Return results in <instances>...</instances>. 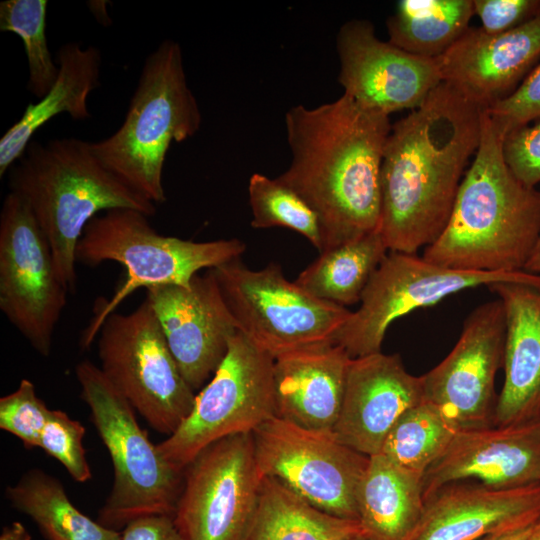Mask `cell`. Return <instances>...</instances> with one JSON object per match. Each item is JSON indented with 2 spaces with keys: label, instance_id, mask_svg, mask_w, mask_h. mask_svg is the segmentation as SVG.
<instances>
[{
  "label": "cell",
  "instance_id": "2e32d148",
  "mask_svg": "<svg viewBox=\"0 0 540 540\" xmlns=\"http://www.w3.org/2000/svg\"><path fill=\"white\" fill-rule=\"evenodd\" d=\"M336 48L338 81L344 94L362 107L388 116L419 107L442 82L438 59L413 55L380 40L368 20L344 23Z\"/></svg>",
  "mask_w": 540,
  "mask_h": 540
},
{
  "label": "cell",
  "instance_id": "4316f807",
  "mask_svg": "<svg viewBox=\"0 0 540 540\" xmlns=\"http://www.w3.org/2000/svg\"><path fill=\"white\" fill-rule=\"evenodd\" d=\"M5 494L12 507L28 516L47 540H122V532L82 513L61 481L41 469L26 471Z\"/></svg>",
  "mask_w": 540,
  "mask_h": 540
},
{
  "label": "cell",
  "instance_id": "ab89813d",
  "mask_svg": "<svg viewBox=\"0 0 540 540\" xmlns=\"http://www.w3.org/2000/svg\"><path fill=\"white\" fill-rule=\"evenodd\" d=\"M533 525L524 529L509 532L493 533L477 540H526Z\"/></svg>",
  "mask_w": 540,
  "mask_h": 540
},
{
  "label": "cell",
  "instance_id": "7402d4cb",
  "mask_svg": "<svg viewBox=\"0 0 540 540\" xmlns=\"http://www.w3.org/2000/svg\"><path fill=\"white\" fill-rule=\"evenodd\" d=\"M352 358L334 342L307 346L274 358L275 417L332 432L343 402Z\"/></svg>",
  "mask_w": 540,
  "mask_h": 540
},
{
  "label": "cell",
  "instance_id": "484cf974",
  "mask_svg": "<svg viewBox=\"0 0 540 540\" xmlns=\"http://www.w3.org/2000/svg\"><path fill=\"white\" fill-rule=\"evenodd\" d=\"M248 540H366L359 520L311 505L280 481L263 477Z\"/></svg>",
  "mask_w": 540,
  "mask_h": 540
},
{
  "label": "cell",
  "instance_id": "8fae6325",
  "mask_svg": "<svg viewBox=\"0 0 540 540\" xmlns=\"http://www.w3.org/2000/svg\"><path fill=\"white\" fill-rule=\"evenodd\" d=\"M500 282L540 286V276L525 271L455 270L417 254L389 251L366 286L359 308L352 311L334 343L351 358L381 352L387 329L395 320L460 291Z\"/></svg>",
  "mask_w": 540,
  "mask_h": 540
},
{
  "label": "cell",
  "instance_id": "e0dca14e",
  "mask_svg": "<svg viewBox=\"0 0 540 540\" xmlns=\"http://www.w3.org/2000/svg\"><path fill=\"white\" fill-rule=\"evenodd\" d=\"M146 292L183 377L194 392L202 389L238 331L213 270L197 274L190 287L157 286Z\"/></svg>",
  "mask_w": 540,
  "mask_h": 540
},
{
  "label": "cell",
  "instance_id": "d4e9b609",
  "mask_svg": "<svg viewBox=\"0 0 540 540\" xmlns=\"http://www.w3.org/2000/svg\"><path fill=\"white\" fill-rule=\"evenodd\" d=\"M422 479L382 453L369 457L356 496L366 540H404L424 508Z\"/></svg>",
  "mask_w": 540,
  "mask_h": 540
},
{
  "label": "cell",
  "instance_id": "8d00e7d4",
  "mask_svg": "<svg viewBox=\"0 0 540 540\" xmlns=\"http://www.w3.org/2000/svg\"><path fill=\"white\" fill-rule=\"evenodd\" d=\"M481 28L489 34L512 30L540 13V0H473Z\"/></svg>",
  "mask_w": 540,
  "mask_h": 540
},
{
  "label": "cell",
  "instance_id": "e575fe53",
  "mask_svg": "<svg viewBox=\"0 0 540 540\" xmlns=\"http://www.w3.org/2000/svg\"><path fill=\"white\" fill-rule=\"evenodd\" d=\"M484 110L502 138L540 119V62L511 95Z\"/></svg>",
  "mask_w": 540,
  "mask_h": 540
},
{
  "label": "cell",
  "instance_id": "d6986e66",
  "mask_svg": "<svg viewBox=\"0 0 540 540\" xmlns=\"http://www.w3.org/2000/svg\"><path fill=\"white\" fill-rule=\"evenodd\" d=\"M424 399L422 377L407 372L399 354L352 358L332 433L366 456L379 454L399 417Z\"/></svg>",
  "mask_w": 540,
  "mask_h": 540
},
{
  "label": "cell",
  "instance_id": "8992f818",
  "mask_svg": "<svg viewBox=\"0 0 540 540\" xmlns=\"http://www.w3.org/2000/svg\"><path fill=\"white\" fill-rule=\"evenodd\" d=\"M246 245L239 239L194 242L159 234L144 213L111 209L91 219L76 247V262L121 264L124 282L109 300L97 302L95 314L82 333L80 344L88 348L106 318L139 288L178 285L190 287L202 269H214L240 259Z\"/></svg>",
  "mask_w": 540,
  "mask_h": 540
},
{
  "label": "cell",
  "instance_id": "7a4b0ae2",
  "mask_svg": "<svg viewBox=\"0 0 540 540\" xmlns=\"http://www.w3.org/2000/svg\"><path fill=\"white\" fill-rule=\"evenodd\" d=\"M389 116L344 94L314 108L291 107L289 167L277 179L318 217L322 252L379 231L380 172Z\"/></svg>",
  "mask_w": 540,
  "mask_h": 540
},
{
  "label": "cell",
  "instance_id": "d590c367",
  "mask_svg": "<svg viewBox=\"0 0 540 540\" xmlns=\"http://www.w3.org/2000/svg\"><path fill=\"white\" fill-rule=\"evenodd\" d=\"M502 151L508 167L524 185L535 188L540 183V120L505 135Z\"/></svg>",
  "mask_w": 540,
  "mask_h": 540
},
{
  "label": "cell",
  "instance_id": "f35d334b",
  "mask_svg": "<svg viewBox=\"0 0 540 540\" xmlns=\"http://www.w3.org/2000/svg\"><path fill=\"white\" fill-rule=\"evenodd\" d=\"M0 540H31V535L23 523L15 521L3 527Z\"/></svg>",
  "mask_w": 540,
  "mask_h": 540
},
{
  "label": "cell",
  "instance_id": "cb8c5ba5",
  "mask_svg": "<svg viewBox=\"0 0 540 540\" xmlns=\"http://www.w3.org/2000/svg\"><path fill=\"white\" fill-rule=\"evenodd\" d=\"M59 72L50 91L36 103L25 108L0 139V177L2 178L19 160L33 135L48 121L61 113L74 120L91 117L88 96L100 86L101 51L78 42L63 44L56 54Z\"/></svg>",
  "mask_w": 540,
  "mask_h": 540
},
{
  "label": "cell",
  "instance_id": "74e56055",
  "mask_svg": "<svg viewBox=\"0 0 540 540\" xmlns=\"http://www.w3.org/2000/svg\"><path fill=\"white\" fill-rule=\"evenodd\" d=\"M122 540H186L173 517L149 515L129 522L122 530Z\"/></svg>",
  "mask_w": 540,
  "mask_h": 540
},
{
  "label": "cell",
  "instance_id": "9c48e42d",
  "mask_svg": "<svg viewBox=\"0 0 540 540\" xmlns=\"http://www.w3.org/2000/svg\"><path fill=\"white\" fill-rule=\"evenodd\" d=\"M212 270L238 331L273 358L334 342L352 313L290 282L274 262L252 270L236 259Z\"/></svg>",
  "mask_w": 540,
  "mask_h": 540
},
{
  "label": "cell",
  "instance_id": "5bb4252c",
  "mask_svg": "<svg viewBox=\"0 0 540 540\" xmlns=\"http://www.w3.org/2000/svg\"><path fill=\"white\" fill-rule=\"evenodd\" d=\"M68 292L30 208L9 192L0 211V309L42 356L51 352Z\"/></svg>",
  "mask_w": 540,
  "mask_h": 540
},
{
  "label": "cell",
  "instance_id": "60d3db41",
  "mask_svg": "<svg viewBox=\"0 0 540 540\" xmlns=\"http://www.w3.org/2000/svg\"><path fill=\"white\" fill-rule=\"evenodd\" d=\"M524 271L540 276V232L530 257L524 266Z\"/></svg>",
  "mask_w": 540,
  "mask_h": 540
},
{
  "label": "cell",
  "instance_id": "603a6c76",
  "mask_svg": "<svg viewBox=\"0 0 540 540\" xmlns=\"http://www.w3.org/2000/svg\"><path fill=\"white\" fill-rule=\"evenodd\" d=\"M505 311L504 383L494 426L540 420V286L500 282L488 287Z\"/></svg>",
  "mask_w": 540,
  "mask_h": 540
},
{
  "label": "cell",
  "instance_id": "4fadbf2b",
  "mask_svg": "<svg viewBox=\"0 0 540 540\" xmlns=\"http://www.w3.org/2000/svg\"><path fill=\"white\" fill-rule=\"evenodd\" d=\"M263 477H271L311 505L358 520L356 496L369 456L332 432L307 429L273 417L252 432Z\"/></svg>",
  "mask_w": 540,
  "mask_h": 540
},
{
  "label": "cell",
  "instance_id": "ac0fdd59",
  "mask_svg": "<svg viewBox=\"0 0 540 540\" xmlns=\"http://www.w3.org/2000/svg\"><path fill=\"white\" fill-rule=\"evenodd\" d=\"M468 479L496 489L540 482V420L459 430L423 475L424 502L442 487Z\"/></svg>",
  "mask_w": 540,
  "mask_h": 540
},
{
  "label": "cell",
  "instance_id": "83f0119b",
  "mask_svg": "<svg viewBox=\"0 0 540 540\" xmlns=\"http://www.w3.org/2000/svg\"><path fill=\"white\" fill-rule=\"evenodd\" d=\"M389 250L379 231L320 253L295 283L311 295L343 307L360 303Z\"/></svg>",
  "mask_w": 540,
  "mask_h": 540
},
{
  "label": "cell",
  "instance_id": "836d02e7",
  "mask_svg": "<svg viewBox=\"0 0 540 540\" xmlns=\"http://www.w3.org/2000/svg\"><path fill=\"white\" fill-rule=\"evenodd\" d=\"M50 411L34 384L22 379L15 391L0 398V428L21 440L26 449L39 447Z\"/></svg>",
  "mask_w": 540,
  "mask_h": 540
},
{
  "label": "cell",
  "instance_id": "52a82bcc",
  "mask_svg": "<svg viewBox=\"0 0 540 540\" xmlns=\"http://www.w3.org/2000/svg\"><path fill=\"white\" fill-rule=\"evenodd\" d=\"M81 398L113 465L112 489L97 521L119 530L149 515L174 516L184 471L171 465L135 416V409L89 360L75 367Z\"/></svg>",
  "mask_w": 540,
  "mask_h": 540
},
{
  "label": "cell",
  "instance_id": "30bf717a",
  "mask_svg": "<svg viewBox=\"0 0 540 540\" xmlns=\"http://www.w3.org/2000/svg\"><path fill=\"white\" fill-rule=\"evenodd\" d=\"M274 358L237 331L210 381L196 394L193 408L176 431L157 444L178 470L210 444L252 433L275 417Z\"/></svg>",
  "mask_w": 540,
  "mask_h": 540
},
{
  "label": "cell",
  "instance_id": "3957f363",
  "mask_svg": "<svg viewBox=\"0 0 540 540\" xmlns=\"http://www.w3.org/2000/svg\"><path fill=\"white\" fill-rule=\"evenodd\" d=\"M502 140L483 109L478 148L426 260L462 271H524L540 232V192L512 173Z\"/></svg>",
  "mask_w": 540,
  "mask_h": 540
},
{
  "label": "cell",
  "instance_id": "277c9868",
  "mask_svg": "<svg viewBox=\"0 0 540 540\" xmlns=\"http://www.w3.org/2000/svg\"><path fill=\"white\" fill-rule=\"evenodd\" d=\"M10 192L30 208L69 291L77 281L76 247L88 222L111 209L155 215L156 205L138 194L98 159L91 142L78 138L32 140L9 170Z\"/></svg>",
  "mask_w": 540,
  "mask_h": 540
},
{
  "label": "cell",
  "instance_id": "7c38bea8",
  "mask_svg": "<svg viewBox=\"0 0 540 540\" xmlns=\"http://www.w3.org/2000/svg\"><path fill=\"white\" fill-rule=\"evenodd\" d=\"M262 479L252 433L210 444L184 469L177 529L186 540H248Z\"/></svg>",
  "mask_w": 540,
  "mask_h": 540
},
{
  "label": "cell",
  "instance_id": "f546056e",
  "mask_svg": "<svg viewBox=\"0 0 540 540\" xmlns=\"http://www.w3.org/2000/svg\"><path fill=\"white\" fill-rule=\"evenodd\" d=\"M458 431L439 407L424 399L399 417L380 453L423 476L445 452Z\"/></svg>",
  "mask_w": 540,
  "mask_h": 540
},
{
  "label": "cell",
  "instance_id": "6da1fadb",
  "mask_svg": "<svg viewBox=\"0 0 540 540\" xmlns=\"http://www.w3.org/2000/svg\"><path fill=\"white\" fill-rule=\"evenodd\" d=\"M482 111L441 82L392 125L381 164L379 224L390 252L416 254L444 230L478 148Z\"/></svg>",
  "mask_w": 540,
  "mask_h": 540
},
{
  "label": "cell",
  "instance_id": "ba28073f",
  "mask_svg": "<svg viewBox=\"0 0 540 540\" xmlns=\"http://www.w3.org/2000/svg\"><path fill=\"white\" fill-rule=\"evenodd\" d=\"M100 369L136 412L170 436L191 412L196 393L186 382L148 301L112 313L97 335Z\"/></svg>",
  "mask_w": 540,
  "mask_h": 540
},
{
  "label": "cell",
  "instance_id": "44dd1931",
  "mask_svg": "<svg viewBox=\"0 0 540 540\" xmlns=\"http://www.w3.org/2000/svg\"><path fill=\"white\" fill-rule=\"evenodd\" d=\"M540 519V482L496 489L481 483L448 484L424 502L404 540H477L534 525Z\"/></svg>",
  "mask_w": 540,
  "mask_h": 540
},
{
  "label": "cell",
  "instance_id": "7bdbcfd3",
  "mask_svg": "<svg viewBox=\"0 0 540 540\" xmlns=\"http://www.w3.org/2000/svg\"><path fill=\"white\" fill-rule=\"evenodd\" d=\"M526 540H540V519L533 525Z\"/></svg>",
  "mask_w": 540,
  "mask_h": 540
},
{
  "label": "cell",
  "instance_id": "d6a6232c",
  "mask_svg": "<svg viewBox=\"0 0 540 540\" xmlns=\"http://www.w3.org/2000/svg\"><path fill=\"white\" fill-rule=\"evenodd\" d=\"M85 432L81 422L62 410H51L39 441V448L58 460L73 480L80 483L92 476L82 443Z\"/></svg>",
  "mask_w": 540,
  "mask_h": 540
},
{
  "label": "cell",
  "instance_id": "b9f144b4",
  "mask_svg": "<svg viewBox=\"0 0 540 540\" xmlns=\"http://www.w3.org/2000/svg\"><path fill=\"white\" fill-rule=\"evenodd\" d=\"M105 3V1H93L90 9L100 23H102L103 25H108L111 19L107 13Z\"/></svg>",
  "mask_w": 540,
  "mask_h": 540
},
{
  "label": "cell",
  "instance_id": "9a60e30c",
  "mask_svg": "<svg viewBox=\"0 0 540 540\" xmlns=\"http://www.w3.org/2000/svg\"><path fill=\"white\" fill-rule=\"evenodd\" d=\"M505 311L499 298L465 318L451 352L421 375L424 398L439 407L459 430L494 426L495 378L503 366Z\"/></svg>",
  "mask_w": 540,
  "mask_h": 540
},
{
  "label": "cell",
  "instance_id": "ffe728a7",
  "mask_svg": "<svg viewBox=\"0 0 540 540\" xmlns=\"http://www.w3.org/2000/svg\"><path fill=\"white\" fill-rule=\"evenodd\" d=\"M442 82L483 109L511 95L540 60V13L499 34L468 30L437 58Z\"/></svg>",
  "mask_w": 540,
  "mask_h": 540
},
{
  "label": "cell",
  "instance_id": "f1b7e54d",
  "mask_svg": "<svg viewBox=\"0 0 540 540\" xmlns=\"http://www.w3.org/2000/svg\"><path fill=\"white\" fill-rule=\"evenodd\" d=\"M474 15L473 0H401L387 20L388 41L437 59L468 30Z\"/></svg>",
  "mask_w": 540,
  "mask_h": 540
},
{
  "label": "cell",
  "instance_id": "1f68e13d",
  "mask_svg": "<svg viewBox=\"0 0 540 540\" xmlns=\"http://www.w3.org/2000/svg\"><path fill=\"white\" fill-rule=\"evenodd\" d=\"M255 229L286 227L303 235L319 251L323 242L318 217L306 202L277 178L254 173L248 185Z\"/></svg>",
  "mask_w": 540,
  "mask_h": 540
},
{
  "label": "cell",
  "instance_id": "5b68a950",
  "mask_svg": "<svg viewBox=\"0 0 540 540\" xmlns=\"http://www.w3.org/2000/svg\"><path fill=\"white\" fill-rule=\"evenodd\" d=\"M201 120L181 46L166 39L146 58L121 126L91 147L121 181L158 205L166 200L163 168L171 144L194 136Z\"/></svg>",
  "mask_w": 540,
  "mask_h": 540
},
{
  "label": "cell",
  "instance_id": "4dcf8cb0",
  "mask_svg": "<svg viewBox=\"0 0 540 540\" xmlns=\"http://www.w3.org/2000/svg\"><path fill=\"white\" fill-rule=\"evenodd\" d=\"M47 0L0 2V31L16 34L22 41L28 64L27 90L37 99L53 87L59 72L48 48Z\"/></svg>",
  "mask_w": 540,
  "mask_h": 540
}]
</instances>
